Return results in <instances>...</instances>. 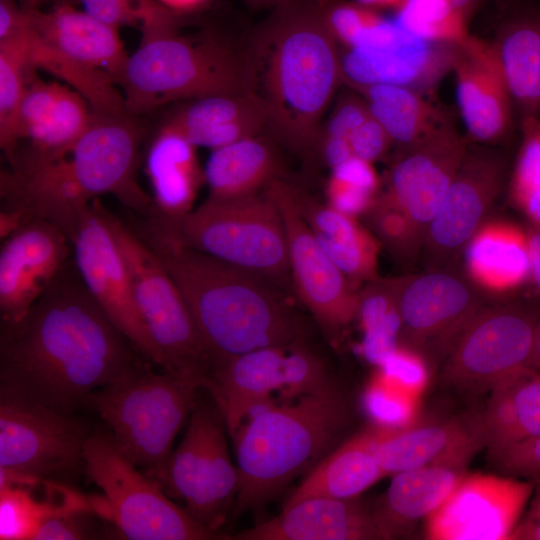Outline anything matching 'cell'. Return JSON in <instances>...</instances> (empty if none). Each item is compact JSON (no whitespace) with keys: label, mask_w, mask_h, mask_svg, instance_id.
Listing matches in <instances>:
<instances>
[{"label":"cell","mask_w":540,"mask_h":540,"mask_svg":"<svg viewBox=\"0 0 540 540\" xmlns=\"http://www.w3.org/2000/svg\"><path fill=\"white\" fill-rule=\"evenodd\" d=\"M148 363L90 294L73 257L21 319L1 323V385L65 415Z\"/></svg>","instance_id":"cell-1"},{"label":"cell","mask_w":540,"mask_h":540,"mask_svg":"<svg viewBox=\"0 0 540 540\" xmlns=\"http://www.w3.org/2000/svg\"><path fill=\"white\" fill-rule=\"evenodd\" d=\"M132 229L183 295L212 370L260 348L305 343L306 322L275 283L143 227Z\"/></svg>","instance_id":"cell-2"},{"label":"cell","mask_w":540,"mask_h":540,"mask_svg":"<svg viewBox=\"0 0 540 540\" xmlns=\"http://www.w3.org/2000/svg\"><path fill=\"white\" fill-rule=\"evenodd\" d=\"M258 61L272 137L301 159L316 156L323 117L342 77L338 40L325 6H280L258 36Z\"/></svg>","instance_id":"cell-3"},{"label":"cell","mask_w":540,"mask_h":540,"mask_svg":"<svg viewBox=\"0 0 540 540\" xmlns=\"http://www.w3.org/2000/svg\"><path fill=\"white\" fill-rule=\"evenodd\" d=\"M348 419L347 402L334 385L249 417L232 436L239 474L234 514L264 505L316 465Z\"/></svg>","instance_id":"cell-4"},{"label":"cell","mask_w":540,"mask_h":540,"mask_svg":"<svg viewBox=\"0 0 540 540\" xmlns=\"http://www.w3.org/2000/svg\"><path fill=\"white\" fill-rule=\"evenodd\" d=\"M119 86L135 117L179 100L256 92L253 64L214 36L169 30L142 36Z\"/></svg>","instance_id":"cell-5"},{"label":"cell","mask_w":540,"mask_h":540,"mask_svg":"<svg viewBox=\"0 0 540 540\" xmlns=\"http://www.w3.org/2000/svg\"><path fill=\"white\" fill-rule=\"evenodd\" d=\"M144 134L139 117L93 111L90 126L66 156L33 169V186L62 212L80 211L98 196L111 194L148 217L153 200L138 182Z\"/></svg>","instance_id":"cell-6"},{"label":"cell","mask_w":540,"mask_h":540,"mask_svg":"<svg viewBox=\"0 0 540 540\" xmlns=\"http://www.w3.org/2000/svg\"><path fill=\"white\" fill-rule=\"evenodd\" d=\"M225 263L260 275L294 293L287 235L280 211L265 191L207 199L173 221L137 224Z\"/></svg>","instance_id":"cell-7"},{"label":"cell","mask_w":540,"mask_h":540,"mask_svg":"<svg viewBox=\"0 0 540 540\" xmlns=\"http://www.w3.org/2000/svg\"><path fill=\"white\" fill-rule=\"evenodd\" d=\"M148 363L93 392V407L111 431L120 451L160 486L173 453V442L204 383L163 371Z\"/></svg>","instance_id":"cell-8"},{"label":"cell","mask_w":540,"mask_h":540,"mask_svg":"<svg viewBox=\"0 0 540 540\" xmlns=\"http://www.w3.org/2000/svg\"><path fill=\"white\" fill-rule=\"evenodd\" d=\"M132 283L134 298L163 359V371L206 387L212 360L179 288L138 234L102 205Z\"/></svg>","instance_id":"cell-9"},{"label":"cell","mask_w":540,"mask_h":540,"mask_svg":"<svg viewBox=\"0 0 540 540\" xmlns=\"http://www.w3.org/2000/svg\"><path fill=\"white\" fill-rule=\"evenodd\" d=\"M82 462L101 491L100 513L126 539L207 540L220 538L166 496L163 488L120 451L111 435H89Z\"/></svg>","instance_id":"cell-10"},{"label":"cell","mask_w":540,"mask_h":540,"mask_svg":"<svg viewBox=\"0 0 540 540\" xmlns=\"http://www.w3.org/2000/svg\"><path fill=\"white\" fill-rule=\"evenodd\" d=\"M332 385L323 360L302 343L236 356L212 370L206 389L233 436L253 410L274 405L275 393L291 402Z\"/></svg>","instance_id":"cell-11"},{"label":"cell","mask_w":540,"mask_h":540,"mask_svg":"<svg viewBox=\"0 0 540 540\" xmlns=\"http://www.w3.org/2000/svg\"><path fill=\"white\" fill-rule=\"evenodd\" d=\"M539 316L516 302H488L445 357V382L463 393L480 395L528 368Z\"/></svg>","instance_id":"cell-12"},{"label":"cell","mask_w":540,"mask_h":540,"mask_svg":"<svg viewBox=\"0 0 540 540\" xmlns=\"http://www.w3.org/2000/svg\"><path fill=\"white\" fill-rule=\"evenodd\" d=\"M488 299L455 265L399 276L400 343L445 359Z\"/></svg>","instance_id":"cell-13"},{"label":"cell","mask_w":540,"mask_h":540,"mask_svg":"<svg viewBox=\"0 0 540 540\" xmlns=\"http://www.w3.org/2000/svg\"><path fill=\"white\" fill-rule=\"evenodd\" d=\"M88 436L72 415L0 385V468L42 479L70 472Z\"/></svg>","instance_id":"cell-14"},{"label":"cell","mask_w":540,"mask_h":540,"mask_svg":"<svg viewBox=\"0 0 540 540\" xmlns=\"http://www.w3.org/2000/svg\"><path fill=\"white\" fill-rule=\"evenodd\" d=\"M506 162L495 146L470 141L447 193L431 220L422 244L424 270L454 265L499 197Z\"/></svg>","instance_id":"cell-15"},{"label":"cell","mask_w":540,"mask_h":540,"mask_svg":"<svg viewBox=\"0 0 540 540\" xmlns=\"http://www.w3.org/2000/svg\"><path fill=\"white\" fill-rule=\"evenodd\" d=\"M264 190L284 223L294 294L333 338L356 319L358 291L315 239L297 207L292 185L277 178Z\"/></svg>","instance_id":"cell-16"},{"label":"cell","mask_w":540,"mask_h":540,"mask_svg":"<svg viewBox=\"0 0 540 540\" xmlns=\"http://www.w3.org/2000/svg\"><path fill=\"white\" fill-rule=\"evenodd\" d=\"M68 237L90 294L143 357L163 370L162 356L139 312L127 267L98 198L83 210Z\"/></svg>","instance_id":"cell-17"},{"label":"cell","mask_w":540,"mask_h":540,"mask_svg":"<svg viewBox=\"0 0 540 540\" xmlns=\"http://www.w3.org/2000/svg\"><path fill=\"white\" fill-rule=\"evenodd\" d=\"M534 490V480L508 475L465 474L426 518L431 540H507Z\"/></svg>","instance_id":"cell-18"},{"label":"cell","mask_w":540,"mask_h":540,"mask_svg":"<svg viewBox=\"0 0 540 540\" xmlns=\"http://www.w3.org/2000/svg\"><path fill=\"white\" fill-rule=\"evenodd\" d=\"M468 144L448 118L415 143L396 149L381 190L409 216L423 240Z\"/></svg>","instance_id":"cell-19"},{"label":"cell","mask_w":540,"mask_h":540,"mask_svg":"<svg viewBox=\"0 0 540 540\" xmlns=\"http://www.w3.org/2000/svg\"><path fill=\"white\" fill-rule=\"evenodd\" d=\"M72 257L67 234L43 218L6 238L0 252L1 323L21 319Z\"/></svg>","instance_id":"cell-20"},{"label":"cell","mask_w":540,"mask_h":540,"mask_svg":"<svg viewBox=\"0 0 540 540\" xmlns=\"http://www.w3.org/2000/svg\"><path fill=\"white\" fill-rule=\"evenodd\" d=\"M452 71L470 142L496 146L509 135L513 101L491 42L470 34L457 43Z\"/></svg>","instance_id":"cell-21"},{"label":"cell","mask_w":540,"mask_h":540,"mask_svg":"<svg viewBox=\"0 0 540 540\" xmlns=\"http://www.w3.org/2000/svg\"><path fill=\"white\" fill-rule=\"evenodd\" d=\"M482 448V413L375 428L374 452L385 476L429 465L467 467Z\"/></svg>","instance_id":"cell-22"},{"label":"cell","mask_w":540,"mask_h":540,"mask_svg":"<svg viewBox=\"0 0 540 540\" xmlns=\"http://www.w3.org/2000/svg\"><path fill=\"white\" fill-rule=\"evenodd\" d=\"M457 43H434L418 37L386 48H347L341 54L342 77L352 88L392 84L421 93L452 70Z\"/></svg>","instance_id":"cell-23"},{"label":"cell","mask_w":540,"mask_h":540,"mask_svg":"<svg viewBox=\"0 0 540 540\" xmlns=\"http://www.w3.org/2000/svg\"><path fill=\"white\" fill-rule=\"evenodd\" d=\"M237 540L382 539L372 508L358 498L311 497L267 521L236 534Z\"/></svg>","instance_id":"cell-24"},{"label":"cell","mask_w":540,"mask_h":540,"mask_svg":"<svg viewBox=\"0 0 540 540\" xmlns=\"http://www.w3.org/2000/svg\"><path fill=\"white\" fill-rule=\"evenodd\" d=\"M28 10L39 38L69 58L107 72L119 85L129 55L117 28L64 1L48 12Z\"/></svg>","instance_id":"cell-25"},{"label":"cell","mask_w":540,"mask_h":540,"mask_svg":"<svg viewBox=\"0 0 540 540\" xmlns=\"http://www.w3.org/2000/svg\"><path fill=\"white\" fill-rule=\"evenodd\" d=\"M162 125L195 147L215 150L260 135L268 129V113L257 92L212 95L189 100Z\"/></svg>","instance_id":"cell-26"},{"label":"cell","mask_w":540,"mask_h":540,"mask_svg":"<svg viewBox=\"0 0 540 540\" xmlns=\"http://www.w3.org/2000/svg\"><path fill=\"white\" fill-rule=\"evenodd\" d=\"M461 258L464 273L486 298L506 300L531 282L527 231L512 222L486 220Z\"/></svg>","instance_id":"cell-27"},{"label":"cell","mask_w":540,"mask_h":540,"mask_svg":"<svg viewBox=\"0 0 540 540\" xmlns=\"http://www.w3.org/2000/svg\"><path fill=\"white\" fill-rule=\"evenodd\" d=\"M145 168L153 193L150 218L173 221L193 210L197 192L205 182L194 145L162 125L149 143Z\"/></svg>","instance_id":"cell-28"},{"label":"cell","mask_w":540,"mask_h":540,"mask_svg":"<svg viewBox=\"0 0 540 540\" xmlns=\"http://www.w3.org/2000/svg\"><path fill=\"white\" fill-rule=\"evenodd\" d=\"M292 187L297 207L315 239L352 285L379 278L381 244L371 230L362 225L358 218Z\"/></svg>","instance_id":"cell-29"},{"label":"cell","mask_w":540,"mask_h":540,"mask_svg":"<svg viewBox=\"0 0 540 540\" xmlns=\"http://www.w3.org/2000/svg\"><path fill=\"white\" fill-rule=\"evenodd\" d=\"M465 474L466 466L457 465H429L394 474L372 507L382 539L405 535L417 521L426 520Z\"/></svg>","instance_id":"cell-30"},{"label":"cell","mask_w":540,"mask_h":540,"mask_svg":"<svg viewBox=\"0 0 540 540\" xmlns=\"http://www.w3.org/2000/svg\"><path fill=\"white\" fill-rule=\"evenodd\" d=\"M375 428L355 435L322 458L284 507L311 497L358 498L385 477L374 452Z\"/></svg>","instance_id":"cell-31"},{"label":"cell","mask_w":540,"mask_h":540,"mask_svg":"<svg viewBox=\"0 0 540 540\" xmlns=\"http://www.w3.org/2000/svg\"><path fill=\"white\" fill-rule=\"evenodd\" d=\"M273 142L258 135L212 150L204 169L208 197L229 199L255 194L281 178Z\"/></svg>","instance_id":"cell-32"},{"label":"cell","mask_w":540,"mask_h":540,"mask_svg":"<svg viewBox=\"0 0 540 540\" xmlns=\"http://www.w3.org/2000/svg\"><path fill=\"white\" fill-rule=\"evenodd\" d=\"M513 105L523 116L540 118V14L512 16L491 42Z\"/></svg>","instance_id":"cell-33"},{"label":"cell","mask_w":540,"mask_h":540,"mask_svg":"<svg viewBox=\"0 0 540 540\" xmlns=\"http://www.w3.org/2000/svg\"><path fill=\"white\" fill-rule=\"evenodd\" d=\"M489 394L482 412L488 452L540 436V372L526 368Z\"/></svg>","instance_id":"cell-34"},{"label":"cell","mask_w":540,"mask_h":540,"mask_svg":"<svg viewBox=\"0 0 540 540\" xmlns=\"http://www.w3.org/2000/svg\"><path fill=\"white\" fill-rule=\"evenodd\" d=\"M219 410L209 427L205 457L200 466L195 492L185 505L200 524L216 532L226 521L230 505L238 493L239 474L229 456Z\"/></svg>","instance_id":"cell-35"},{"label":"cell","mask_w":540,"mask_h":540,"mask_svg":"<svg viewBox=\"0 0 540 540\" xmlns=\"http://www.w3.org/2000/svg\"><path fill=\"white\" fill-rule=\"evenodd\" d=\"M354 90L364 98L396 148L415 143L449 118L423 93L408 87L372 84Z\"/></svg>","instance_id":"cell-36"},{"label":"cell","mask_w":540,"mask_h":540,"mask_svg":"<svg viewBox=\"0 0 540 540\" xmlns=\"http://www.w3.org/2000/svg\"><path fill=\"white\" fill-rule=\"evenodd\" d=\"M93 110L72 88L61 85L55 104L35 135L20 145L8 162L10 170L28 169L66 156L86 132Z\"/></svg>","instance_id":"cell-37"},{"label":"cell","mask_w":540,"mask_h":540,"mask_svg":"<svg viewBox=\"0 0 540 540\" xmlns=\"http://www.w3.org/2000/svg\"><path fill=\"white\" fill-rule=\"evenodd\" d=\"M28 18L29 63L33 69H42L61 79L81 94L94 112L128 113L123 94L107 72L73 60L44 42L31 26L29 10Z\"/></svg>","instance_id":"cell-38"},{"label":"cell","mask_w":540,"mask_h":540,"mask_svg":"<svg viewBox=\"0 0 540 540\" xmlns=\"http://www.w3.org/2000/svg\"><path fill=\"white\" fill-rule=\"evenodd\" d=\"M398 285L399 277H379L358 290L355 320L363 331L362 352L379 365L400 345Z\"/></svg>","instance_id":"cell-39"},{"label":"cell","mask_w":540,"mask_h":540,"mask_svg":"<svg viewBox=\"0 0 540 540\" xmlns=\"http://www.w3.org/2000/svg\"><path fill=\"white\" fill-rule=\"evenodd\" d=\"M485 0H404L396 21L425 41L458 43L468 35V23Z\"/></svg>","instance_id":"cell-40"},{"label":"cell","mask_w":540,"mask_h":540,"mask_svg":"<svg viewBox=\"0 0 540 540\" xmlns=\"http://www.w3.org/2000/svg\"><path fill=\"white\" fill-rule=\"evenodd\" d=\"M217 409L216 404L213 407L195 402L185 434L168 462L161 487L172 497L181 499L185 505L195 492L199 469L206 453L210 423Z\"/></svg>","instance_id":"cell-41"},{"label":"cell","mask_w":540,"mask_h":540,"mask_svg":"<svg viewBox=\"0 0 540 540\" xmlns=\"http://www.w3.org/2000/svg\"><path fill=\"white\" fill-rule=\"evenodd\" d=\"M522 141L508 182V198L529 224L540 227V118L523 116Z\"/></svg>","instance_id":"cell-42"},{"label":"cell","mask_w":540,"mask_h":540,"mask_svg":"<svg viewBox=\"0 0 540 540\" xmlns=\"http://www.w3.org/2000/svg\"><path fill=\"white\" fill-rule=\"evenodd\" d=\"M330 170L325 186L326 203L352 217H363L381 191L373 163L351 157Z\"/></svg>","instance_id":"cell-43"},{"label":"cell","mask_w":540,"mask_h":540,"mask_svg":"<svg viewBox=\"0 0 540 540\" xmlns=\"http://www.w3.org/2000/svg\"><path fill=\"white\" fill-rule=\"evenodd\" d=\"M363 218L381 246L398 263L403 266L416 263L423 236L409 216L382 190Z\"/></svg>","instance_id":"cell-44"},{"label":"cell","mask_w":540,"mask_h":540,"mask_svg":"<svg viewBox=\"0 0 540 540\" xmlns=\"http://www.w3.org/2000/svg\"><path fill=\"white\" fill-rule=\"evenodd\" d=\"M71 1L81 4L82 10L92 17L117 29L122 26L138 28L142 36L177 30L182 23V13L167 8L157 0Z\"/></svg>","instance_id":"cell-45"},{"label":"cell","mask_w":540,"mask_h":540,"mask_svg":"<svg viewBox=\"0 0 540 540\" xmlns=\"http://www.w3.org/2000/svg\"><path fill=\"white\" fill-rule=\"evenodd\" d=\"M28 22L26 8L23 26L0 41V137L6 134L27 85L36 74L29 63Z\"/></svg>","instance_id":"cell-46"},{"label":"cell","mask_w":540,"mask_h":540,"mask_svg":"<svg viewBox=\"0 0 540 540\" xmlns=\"http://www.w3.org/2000/svg\"><path fill=\"white\" fill-rule=\"evenodd\" d=\"M370 113L359 93H347L340 97L328 119L322 123L316 156L330 169L354 157L350 137Z\"/></svg>","instance_id":"cell-47"},{"label":"cell","mask_w":540,"mask_h":540,"mask_svg":"<svg viewBox=\"0 0 540 540\" xmlns=\"http://www.w3.org/2000/svg\"><path fill=\"white\" fill-rule=\"evenodd\" d=\"M57 82H46L35 74L29 81L0 146L7 162L16 149L31 139L49 116L59 89Z\"/></svg>","instance_id":"cell-48"},{"label":"cell","mask_w":540,"mask_h":540,"mask_svg":"<svg viewBox=\"0 0 540 540\" xmlns=\"http://www.w3.org/2000/svg\"><path fill=\"white\" fill-rule=\"evenodd\" d=\"M488 456L504 475L528 480L540 478V436L488 452Z\"/></svg>","instance_id":"cell-49"},{"label":"cell","mask_w":540,"mask_h":540,"mask_svg":"<svg viewBox=\"0 0 540 540\" xmlns=\"http://www.w3.org/2000/svg\"><path fill=\"white\" fill-rule=\"evenodd\" d=\"M93 509L80 507L53 514L35 529L31 540H74L94 538V525L89 515Z\"/></svg>","instance_id":"cell-50"},{"label":"cell","mask_w":540,"mask_h":540,"mask_svg":"<svg viewBox=\"0 0 540 540\" xmlns=\"http://www.w3.org/2000/svg\"><path fill=\"white\" fill-rule=\"evenodd\" d=\"M349 144L354 157L374 163L387 154L393 141L379 121L370 113L354 130Z\"/></svg>","instance_id":"cell-51"},{"label":"cell","mask_w":540,"mask_h":540,"mask_svg":"<svg viewBox=\"0 0 540 540\" xmlns=\"http://www.w3.org/2000/svg\"><path fill=\"white\" fill-rule=\"evenodd\" d=\"M515 527L511 540H540V478L534 480V490Z\"/></svg>","instance_id":"cell-52"},{"label":"cell","mask_w":540,"mask_h":540,"mask_svg":"<svg viewBox=\"0 0 540 540\" xmlns=\"http://www.w3.org/2000/svg\"><path fill=\"white\" fill-rule=\"evenodd\" d=\"M526 231L529 246L531 282L540 294V227L528 224Z\"/></svg>","instance_id":"cell-53"},{"label":"cell","mask_w":540,"mask_h":540,"mask_svg":"<svg viewBox=\"0 0 540 540\" xmlns=\"http://www.w3.org/2000/svg\"><path fill=\"white\" fill-rule=\"evenodd\" d=\"M30 220L23 210L2 205L0 211V238L5 240Z\"/></svg>","instance_id":"cell-54"},{"label":"cell","mask_w":540,"mask_h":540,"mask_svg":"<svg viewBox=\"0 0 540 540\" xmlns=\"http://www.w3.org/2000/svg\"><path fill=\"white\" fill-rule=\"evenodd\" d=\"M528 368L540 372V316L534 333L532 352Z\"/></svg>","instance_id":"cell-55"},{"label":"cell","mask_w":540,"mask_h":540,"mask_svg":"<svg viewBox=\"0 0 540 540\" xmlns=\"http://www.w3.org/2000/svg\"><path fill=\"white\" fill-rule=\"evenodd\" d=\"M162 5L166 6L169 9L182 13L193 9L200 4L204 3L206 0H157Z\"/></svg>","instance_id":"cell-56"},{"label":"cell","mask_w":540,"mask_h":540,"mask_svg":"<svg viewBox=\"0 0 540 540\" xmlns=\"http://www.w3.org/2000/svg\"><path fill=\"white\" fill-rule=\"evenodd\" d=\"M305 0H245V2L254 8H278L287 4Z\"/></svg>","instance_id":"cell-57"},{"label":"cell","mask_w":540,"mask_h":540,"mask_svg":"<svg viewBox=\"0 0 540 540\" xmlns=\"http://www.w3.org/2000/svg\"><path fill=\"white\" fill-rule=\"evenodd\" d=\"M404 0H356L357 3H360L364 6L370 8H393L397 10Z\"/></svg>","instance_id":"cell-58"},{"label":"cell","mask_w":540,"mask_h":540,"mask_svg":"<svg viewBox=\"0 0 540 540\" xmlns=\"http://www.w3.org/2000/svg\"><path fill=\"white\" fill-rule=\"evenodd\" d=\"M20 1V4L23 6V7H26V8H30V9H37L39 8V6L45 2H48V1H55V0H19ZM60 1V0H58ZM64 1L66 2V0H61V2Z\"/></svg>","instance_id":"cell-59"}]
</instances>
